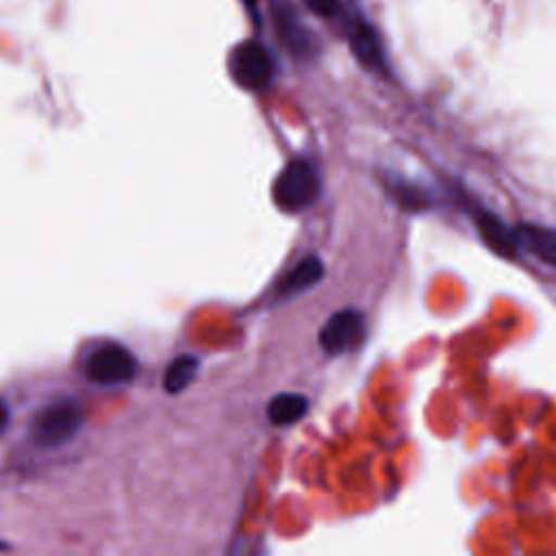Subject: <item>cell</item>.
Listing matches in <instances>:
<instances>
[{"mask_svg": "<svg viewBox=\"0 0 556 556\" xmlns=\"http://www.w3.org/2000/svg\"><path fill=\"white\" fill-rule=\"evenodd\" d=\"M319 195V176L315 167L304 161H291L274 182V200L282 211H302Z\"/></svg>", "mask_w": 556, "mask_h": 556, "instance_id": "6da1fadb", "label": "cell"}, {"mask_svg": "<svg viewBox=\"0 0 556 556\" xmlns=\"http://www.w3.org/2000/svg\"><path fill=\"white\" fill-rule=\"evenodd\" d=\"M80 421H83L80 408L70 400H59L43 406L35 415L30 424V434L35 443L41 447H59L76 434V430L80 428Z\"/></svg>", "mask_w": 556, "mask_h": 556, "instance_id": "7a4b0ae2", "label": "cell"}, {"mask_svg": "<svg viewBox=\"0 0 556 556\" xmlns=\"http://www.w3.org/2000/svg\"><path fill=\"white\" fill-rule=\"evenodd\" d=\"M85 374L96 384H122L137 374V361L126 348L106 343L89 354Z\"/></svg>", "mask_w": 556, "mask_h": 556, "instance_id": "3957f363", "label": "cell"}, {"mask_svg": "<svg viewBox=\"0 0 556 556\" xmlns=\"http://www.w3.org/2000/svg\"><path fill=\"white\" fill-rule=\"evenodd\" d=\"M363 339H365V317L354 308L334 313L319 330V345L330 356L356 350L363 343Z\"/></svg>", "mask_w": 556, "mask_h": 556, "instance_id": "277c9868", "label": "cell"}, {"mask_svg": "<svg viewBox=\"0 0 556 556\" xmlns=\"http://www.w3.org/2000/svg\"><path fill=\"white\" fill-rule=\"evenodd\" d=\"M232 78L245 89H263L269 85L274 65L267 50L256 41L239 43L230 54Z\"/></svg>", "mask_w": 556, "mask_h": 556, "instance_id": "5b68a950", "label": "cell"}, {"mask_svg": "<svg viewBox=\"0 0 556 556\" xmlns=\"http://www.w3.org/2000/svg\"><path fill=\"white\" fill-rule=\"evenodd\" d=\"M348 39H350V48H352L354 56L358 59V63L363 67H367L369 72L382 74V76L387 74V59L382 52L380 37L367 20L352 17L348 24Z\"/></svg>", "mask_w": 556, "mask_h": 556, "instance_id": "8992f818", "label": "cell"}, {"mask_svg": "<svg viewBox=\"0 0 556 556\" xmlns=\"http://www.w3.org/2000/svg\"><path fill=\"white\" fill-rule=\"evenodd\" d=\"M513 235H515L517 248L556 267V228H547L539 224H519L513 228Z\"/></svg>", "mask_w": 556, "mask_h": 556, "instance_id": "52a82bcc", "label": "cell"}, {"mask_svg": "<svg viewBox=\"0 0 556 556\" xmlns=\"http://www.w3.org/2000/svg\"><path fill=\"white\" fill-rule=\"evenodd\" d=\"M478 232L482 237V241L500 256L504 258H513L517 252V241L510 228H506L493 213L489 211H476L473 213Z\"/></svg>", "mask_w": 556, "mask_h": 556, "instance_id": "ba28073f", "label": "cell"}, {"mask_svg": "<svg viewBox=\"0 0 556 556\" xmlns=\"http://www.w3.org/2000/svg\"><path fill=\"white\" fill-rule=\"evenodd\" d=\"M321 276H324V263L317 256H306L285 276V280L280 282V293L282 295L300 293L313 287Z\"/></svg>", "mask_w": 556, "mask_h": 556, "instance_id": "9c48e42d", "label": "cell"}, {"mask_svg": "<svg viewBox=\"0 0 556 556\" xmlns=\"http://www.w3.org/2000/svg\"><path fill=\"white\" fill-rule=\"evenodd\" d=\"M306 410L308 400L300 393H278L267 406L269 421L276 426H291L300 421L306 415Z\"/></svg>", "mask_w": 556, "mask_h": 556, "instance_id": "30bf717a", "label": "cell"}, {"mask_svg": "<svg viewBox=\"0 0 556 556\" xmlns=\"http://www.w3.org/2000/svg\"><path fill=\"white\" fill-rule=\"evenodd\" d=\"M200 369V361L191 354H180L178 358H174L163 376V387L169 393H180L182 389H187L191 384V380L195 378Z\"/></svg>", "mask_w": 556, "mask_h": 556, "instance_id": "8fae6325", "label": "cell"}, {"mask_svg": "<svg viewBox=\"0 0 556 556\" xmlns=\"http://www.w3.org/2000/svg\"><path fill=\"white\" fill-rule=\"evenodd\" d=\"M278 28L280 33L285 35V41L291 46V48H298V50H306L308 48V39H306V33L300 28V24L291 17L289 11L282 13V17L278 20Z\"/></svg>", "mask_w": 556, "mask_h": 556, "instance_id": "7c38bea8", "label": "cell"}, {"mask_svg": "<svg viewBox=\"0 0 556 556\" xmlns=\"http://www.w3.org/2000/svg\"><path fill=\"white\" fill-rule=\"evenodd\" d=\"M304 2L313 13L321 17H332L339 13V0H304Z\"/></svg>", "mask_w": 556, "mask_h": 556, "instance_id": "4fadbf2b", "label": "cell"}, {"mask_svg": "<svg viewBox=\"0 0 556 556\" xmlns=\"http://www.w3.org/2000/svg\"><path fill=\"white\" fill-rule=\"evenodd\" d=\"M7 424H9V408H7L4 400L0 397V432L7 428Z\"/></svg>", "mask_w": 556, "mask_h": 556, "instance_id": "5bb4252c", "label": "cell"}]
</instances>
